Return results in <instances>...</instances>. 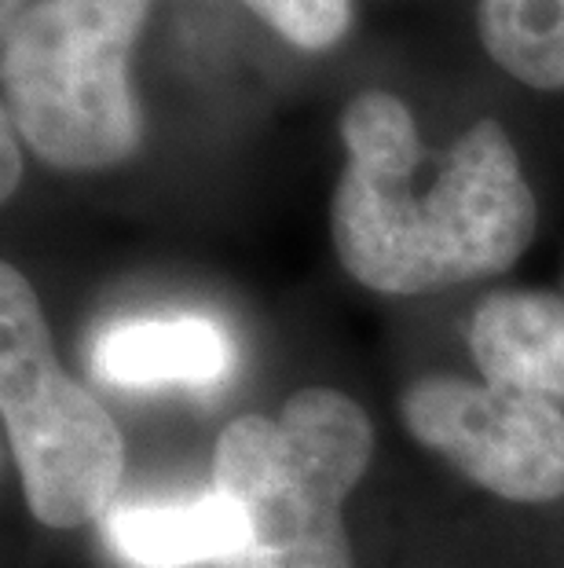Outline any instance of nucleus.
<instances>
[{
	"instance_id": "f257e3e1",
	"label": "nucleus",
	"mask_w": 564,
	"mask_h": 568,
	"mask_svg": "<svg viewBox=\"0 0 564 568\" xmlns=\"http://www.w3.org/2000/svg\"><path fill=\"white\" fill-rule=\"evenodd\" d=\"M345 169L330 199L341 268L389 297H422L510 272L532 246L539 205L517 148L480 118L429 154L392 92H359L341 114Z\"/></svg>"
},
{
	"instance_id": "f03ea898",
	"label": "nucleus",
	"mask_w": 564,
	"mask_h": 568,
	"mask_svg": "<svg viewBox=\"0 0 564 568\" xmlns=\"http://www.w3.org/2000/svg\"><path fill=\"white\" fill-rule=\"evenodd\" d=\"M375 426L348 393H294L279 415H243L217 437L213 488L243 517L217 568H352L345 503L367 477Z\"/></svg>"
},
{
	"instance_id": "7ed1b4c3",
	"label": "nucleus",
	"mask_w": 564,
	"mask_h": 568,
	"mask_svg": "<svg viewBox=\"0 0 564 568\" xmlns=\"http://www.w3.org/2000/svg\"><path fill=\"white\" fill-rule=\"evenodd\" d=\"M151 0H33L0 30L4 114L33 154L63 173H100L140 151L129 81Z\"/></svg>"
},
{
	"instance_id": "20e7f679",
	"label": "nucleus",
	"mask_w": 564,
	"mask_h": 568,
	"mask_svg": "<svg viewBox=\"0 0 564 568\" xmlns=\"http://www.w3.org/2000/svg\"><path fill=\"white\" fill-rule=\"evenodd\" d=\"M0 415L22 499L44 528L111 514L125 477L122 429L59 364L41 301L16 264L0 268Z\"/></svg>"
},
{
	"instance_id": "39448f33",
	"label": "nucleus",
	"mask_w": 564,
	"mask_h": 568,
	"mask_svg": "<svg viewBox=\"0 0 564 568\" xmlns=\"http://www.w3.org/2000/svg\"><path fill=\"white\" fill-rule=\"evenodd\" d=\"M400 418L418 444L499 499L539 506L564 495L561 404L459 374H422L403 385Z\"/></svg>"
},
{
	"instance_id": "423d86ee",
	"label": "nucleus",
	"mask_w": 564,
	"mask_h": 568,
	"mask_svg": "<svg viewBox=\"0 0 564 568\" xmlns=\"http://www.w3.org/2000/svg\"><path fill=\"white\" fill-rule=\"evenodd\" d=\"M470 353L488 385L564 404V297L495 290L470 320Z\"/></svg>"
},
{
	"instance_id": "0eeeda50",
	"label": "nucleus",
	"mask_w": 564,
	"mask_h": 568,
	"mask_svg": "<svg viewBox=\"0 0 564 568\" xmlns=\"http://www.w3.org/2000/svg\"><path fill=\"white\" fill-rule=\"evenodd\" d=\"M106 542L136 568H217L243 539V517L224 495L195 503H140L106 514Z\"/></svg>"
},
{
	"instance_id": "6e6552de",
	"label": "nucleus",
	"mask_w": 564,
	"mask_h": 568,
	"mask_svg": "<svg viewBox=\"0 0 564 568\" xmlns=\"http://www.w3.org/2000/svg\"><path fill=\"white\" fill-rule=\"evenodd\" d=\"M232 367V342L206 320H143L106 331L95 348L100 378L122 389L209 385Z\"/></svg>"
},
{
	"instance_id": "1a4fd4ad",
	"label": "nucleus",
	"mask_w": 564,
	"mask_h": 568,
	"mask_svg": "<svg viewBox=\"0 0 564 568\" xmlns=\"http://www.w3.org/2000/svg\"><path fill=\"white\" fill-rule=\"evenodd\" d=\"M488 55L527 89H564V0H480Z\"/></svg>"
},
{
	"instance_id": "9d476101",
	"label": "nucleus",
	"mask_w": 564,
	"mask_h": 568,
	"mask_svg": "<svg viewBox=\"0 0 564 568\" xmlns=\"http://www.w3.org/2000/svg\"><path fill=\"white\" fill-rule=\"evenodd\" d=\"M243 4L254 8L290 44L308 52L338 44L352 22V0H243Z\"/></svg>"
},
{
	"instance_id": "9b49d317",
	"label": "nucleus",
	"mask_w": 564,
	"mask_h": 568,
	"mask_svg": "<svg viewBox=\"0 0 564 568\" xmlns=\"http://www.w3.org/2000/svg\"><path fill=\"white\" fill-rule=\"evenodd\" d=\"M16 122H11L8 114H0V165H4V173H0V199H11L19 187V176H22V151H19V140H16Z\"/></svg>"
},
{
	"instance_id": "f8f14e48",
	"label": "nucleus",
	"mask_w": 564,
	"mask_h": 568,
	"mask_svg": "<svg viewBox=\"0 0 564 568\" xmlns=\"http://www.w3.org/2000/svg\"><path fill=\"white\" fill-rule=\"evenodd\" d=\"M27 8H30V0H0V30H8Z\"/></svg>"
}]
</instances>
